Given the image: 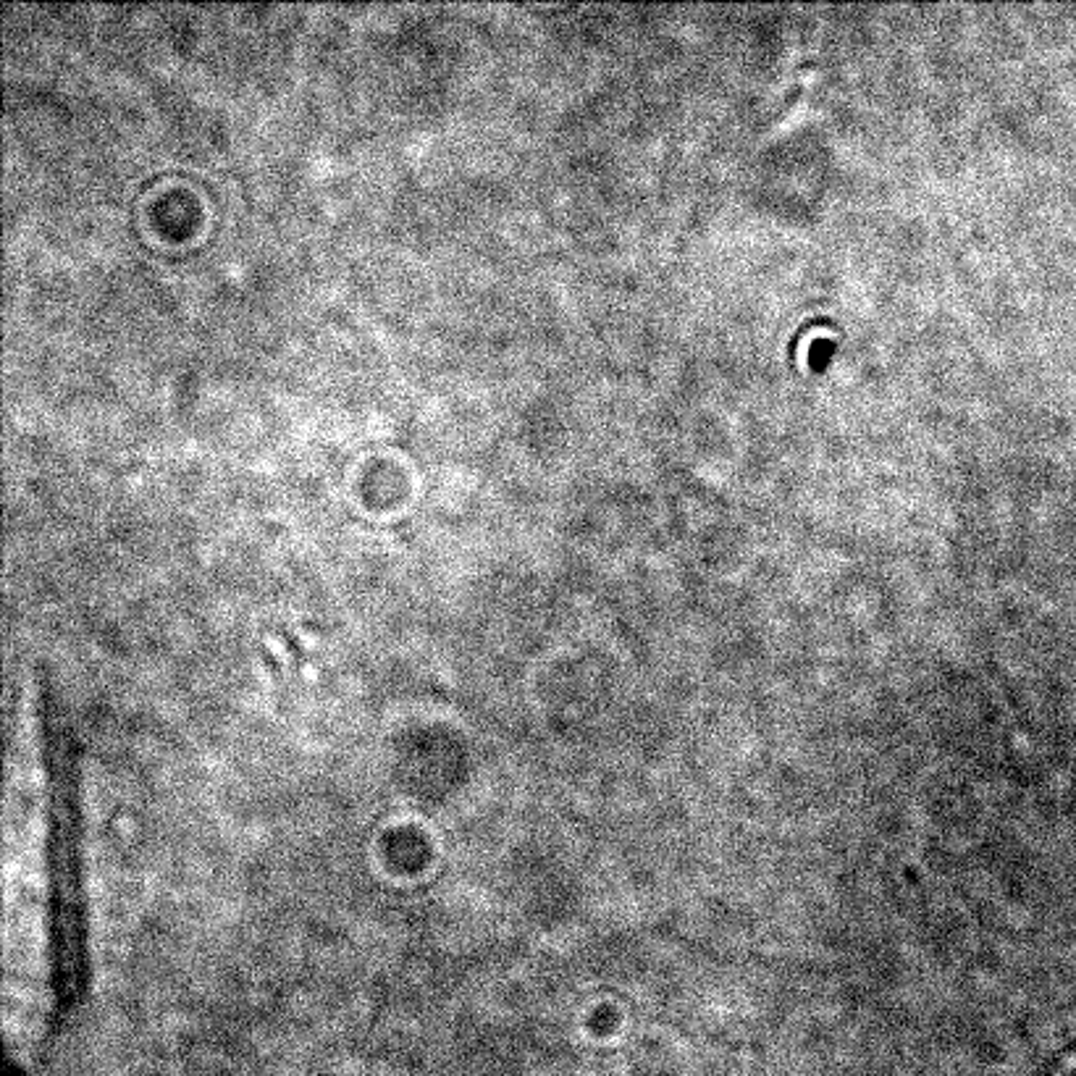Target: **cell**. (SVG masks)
<instances>
[{
    "label": "cell",
    "mask_w": 1076,
    "mask_h": 1076,
    "mask_svg": "<svg viewBox=\"0 0 1076 1076\" xmlns=\"http://www.w3.org/2000/svg\"><path fill=\"white\" fill-rule=\"evenodd\" d=\"M8 735L3 1008L11 1069H27L90 987L79 754L50 691L19 699Z\"/></svg>",
    "instance_id": "obj_1"
}]
</instances>
